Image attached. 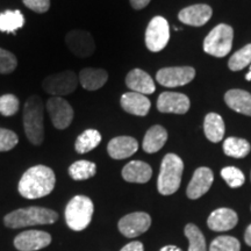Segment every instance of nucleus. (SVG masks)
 I'll use <instances>...</instances> for the list:
<instances>
[{"label":"nucleus","mask_w":251,"mask_h":251,"mask_svg":"<svg viewBox=\"0 0 251 251\" xmlns=\"http://www.w3.org/2000/svg\"><path fill=\"white\" fill-rule=\"evenodd\" d=\"M58 214L55 211L43 207H27L13 211L5 216V226L8 228H24L37 225H51L57 221Z\"/></svg>","instance_id":"2"},{"label":"nucleus","mask_w":251,"mask_h":251,"mask_svg":"<svg viewBox=\"0 0 251 251\" xmlns=\"http://www.w3.org/2000/svg\"><path fill=\"white\" fill-rule=\"evenodd\" d=\"M78 80L79 79L74 71L67 70L45 78L42 81V87L47 93L62 98L76 91Z\"/></svg>","instance_id":"7"},{"label":"nucleus","mask_w":251,"mask_h":251,"mask_svg":"<svg viewBox=\"0 0 251 251\" xmlns=\"http://www.w3.org/2000/svg\"><path fill=\"white\" fill-rule=\"evenodd\" d=\"M225 101L229 108L251 117V94L244 90H229L225 94Z\"/></svg>","instance_id":"22"},{"label":"nucleus","mask_w":251,"mask_h":251,"mask_svg":"<svg viewBox=\"0 0 251 251\" xmlns=\"http://www.w3.org/2000/svg\"><path fill=\"white\" fill-rule=\"evenodd\" d=\"M184 171V163L179 156L168 153L163 158L157 179V188L163 196H171L180 186L181 176Z\"/></svg>","instance_id":"4"},{"label":"nucleus","mask_w":251,"mask_h":251,"mask_svg":"<svg viewBox=\"0 0 251 251\" xmlns=\"http://www.w3.org/2000/svg\"><path fill=\"white\" fill-rule=\"evenodd\" d=\"M19 139L14 131L0 128V151H9L17 146Z\"/></svg>","instance_id":"36"},{"label":"nucleus","mask_w":251,"mask_h":251,"mask_svg":"<svg viewBox=\"0 0 251 251\" xmlns=\"http://www.w3.org/2000/svg\"><path fill=\"white\" fill-rule=\"evenodd\" d=\"M251 63V43L243 47L231 56L228 62V67L231 71H240L247 68Z\"/></svg>","instance_id":"31"},{"label":"nucleus","mask_w":251,"mask_h":251,"mask_svg":"<svg viewBox=\"0 0 251 251\" xmlns=\"http://www.w3.org/2000/svg\"><path fill=\"white\" fill-rule=\"evenodd\" d=\"M25 18L19 9L5 11L0 13V31L2 33H15L24 27Z\"/></svg>","instance_id":"26"},{"label":"nucleus","mask_w":251,"mask_h":251,"mask_svg":"<svg viewBox=\"0 0 251 251\" xmlns=\"http://www.w3.org/2000/svg\"><path fill=\"white\" fill-rule=\"evenodd\" d=\"M190 105V99L177 92H163L157 99V109L162 113L186 114Z\"/></svg>","instance_id":"14"},{"label":"nucleus","mask_w":251,"mask_h":251,"mask_svg":"<svg viewBox=\"0 0 251 251\" xmlns=\"http://www.w3.org/2000/svg\"><path fill=\"white\" fill-rule=\"evenodd\" d=\"M108 79V74L103 69L86 68L79 72L81 86L87 91H97L105 85Z\"/></svg>","instance_id":"23"},{"label":"nucleus","mask_w":251,"mask_h":251,"mask_svg":"<svg viewBox=\"0 0 251 251\" xmlns=\"http://www.w3.org/2000/svg\"><path fill=\"white\" fill-rule=\"evenodd\" d=\"M152 176L151 166L142 161L129 162L122 170V177L128 183H148Z\"/></svg>","instance_id":"21"},{"label":"nucleus","mask_w":251,"mask_h":251,"mask_svg":"<svg viewBox=\"0 0 251 251\" xmlns=\"http://www.w3.org/2000/svg\"><path fill=\"white\" fill-rule=\"evenodd\" d=\"M120 251H144V248L142 243L135 241V242L128 243L127 246H125Z\"/></svg>","instance_id":"38"},{"label":"nucleus","mask_w":251,"mask_h":251,"mask_svg":"<svg viewBox=\"0 0 251 251\" xmlns=\"http://www.w3.org/2000/svg\"><path fill=\"white\" fill-rule=\"evenodd\" d=\"M139 149V143L134 137L118 136L109 141L107 146L108 155L114 159H125L134 155Z\"/></svg>","instance_id":"18"},{"label":"nucleus","mask_w":251,"mask_h":251,"mask_svg":"<svg viewBox=\"0 0 251 251\" xmlns=\"http://www.w3.org/2000/svg\"><path fill=\"white\" fill-rule=\"evenodd\" d=\"M185 236L190 242L188 251H207L205 237L196 225L190 224L185 227Z\"/></svg>","instance_id":"30"},{"label":"nucleus","mask_w":251,"mask_h":251,"mask_svg":"<svg viewBox=\"0 0 251 251\" xmlns=\"http://www.w3.org/2000/svg\"><path fill=\"white\" fill-rule=\"evenodd\" d=\"M48 111L52 125L57 129H67L74 120V108L67 100L59 97H51L47 102Z\"/></svg>","instance_id":"10"},{"label":"nucleus","mask_w":251,"mask_h":251,"mask_svg":"<svg viewBox=\"0 0 251 251\" xmlns=\"http://www.w3.org/2000/svg\"><path fill=\"white\" fill-rule=\"evenodd\" d=\"M43 112L45 108L40 97H29L24 108V127L27 139L34 146H40L45 140Z\"/></svg>","instance_id":"3"},{"label":"nucleus","mask_w":251,"mask_h":251,"mask_svg":"<svg viewBox=\"0 0 251 251\" xmlns=\"http://www.w3.org/2000/svg\"><path fill=\"white\" fill-rule=\"evenodd\" d=\"M250 178H251V175H250Z\"/></svg>","instance_id":"43"},{"label":"nucleus","mask_w":251,"mask_h":251,"mask_svg":"<svg viewBox=\"0 0 251 251\" xmlns=\"http://www.w3.org/2000/svg\"><path fill=\"white\" fill-rule=\"evenodd\" d=\"M241 246L237 238L233 236H219L211 243L209 251H240Z\"/></svg>","instance_id":"32"},{"label":"nucleus","mask_w":251,"mask_h":251,"mask_svg":"<svg viewBox=\"0 0 251 251\" xmlns=\"http://www.w3.org/2000/svg\"><path fill=\"white\" fill-rule=\"evenodd\" d=\"M221 177L224 178L226 183L233 188L241 187L246 181L243 172L235 166H227L221 170Z\"/></svg>","instance_id":"33"},{"label":"nucleus","mask_w":251,"mask_h":251,"mask_svg":"<svg viewBox=\"0 0 251 251\" xmlns=\"http://www.w3.org/2000/svg\"><path fill=\"white\" fill-rule=\"evenodd\" d=\"M214 176L211 169L208 168H199L197 169L193 174L192 179L188 184L186 194L190 199H198L202 197L203 194L208 192L213 184Z\"/></svg>","instance_id":"15"},{"label":"nucleus","mask_w":251,"mask_h":251,"mask_svg":"<svg viewBox=\"0 0 251 251\" xmlns=\"http://www.w3.org/2000/svg\"><path fill=\"white\" fill-rule=\"evenodd\" d=\"M151 0H130V4L135 9H142L149 5Z\"/></svg>","instance_id":"39"},{"label":"nucleus","mask_w":251,"mask_h":251,"mask_svg":"<svg viewBox=\"0 0 251 251\" xmlns=\"http://www.w3.org/2000/svg\"><path fill=\"white\" fill-rule=\"evenodd\" d=\"M170 40V26L166 19L155 17L150 21L146 30V46L150 51L158 52L163 50Z\"/></svg>","instance_id":"8"},{"label":"nucleus","mask_w":251,"mask_h":251,"mask_svg":"<svg viewBox=\"0 0 251 251\" xmlns=\"http://www.w3.org/2000/svg\"><path fill=\"white\" fill-rule=\"evenodd\" d=\"M251 146L247 140L238 137H228L224 142V151L234 158H243L250 152Z\"/></svg>","instance_id":"28"},{"label":"nucleus","mask_w":251,"mask_h":251,"mask_svg":"<svg viewBox=\"0 0 251 251\" xmlns=\"http://www.w3.org/2000/svg\"><path fill=\"white\" fill-rule=\"evenodd\" d=\"M19 111V99L14 94H4L0 97V114L12 117Z\"/></svg>","instance_id":"34"},{"label":"nucleus","mask_w":251,"mask_h":251,"mask_svg":"<svg viewBox=\"0 0 251 251\" xmlns=\"http://www.w3.org/2000/svg\"><path fill=\"white\" fill-rule=\"evenodd\" d=\"M101 142V135L96 129H86L77 137L75 148L78 153H86L93 150Z\"/></svg>","instance_id":"27"},{"label":"nucleus","mask_w":251,"mask_h":251,"mask_svg":"<svg viewBox=\"0 0 251 251\" xmlns=\"http://www.w3.org/2000/svg\"><path fill=\"white\" fill-rule=\"evenodd\" d=\"M225 122L224 119L216 113H209L206 115L203 122V131L206 137L211 142L218 143L225 136Z\"/></svg>","instance_id":"25"},{"label":"nucleus","mask_w":251,"mask_h":251,"mask_svg":"<svg viewBox=\"0 0 251 251\" xmlns=\"http://www.w3.org/2000/svg\"><path fill=\"white\" fill-rule=\"evenodd\" d=\"M121 106L126 112L136 117H146L151 107V102L144 94L127 92L121 97Z\"/></svg>","instance_id":"17"},{"label":"nucleus","mask_w":251,"mask_h":251,"mask_svg":"<svg viewBox=\"0 0 251 251\" xmlns=\"http://www.w3.org/2000/svg\"><path fill=\"white\" fill-rule=\"evenodd\" d=\"M212 14L213 11L208 5L198 4L181 9L178 14V19L188 26L200 27L208 23L209 19L212 18Z\"/></svg>","instance_id":"16"},{"label":"nucleus","mask_w":251,"mask_h":251,"mask_svg":"<svg viewBox=\"0 0 251 251\" xmlns=\"http://www.w3.org/2000/svg\"><path fill=\"white\" fill-rule=\"evenodd\" d=\"M126 85L133 90V92L141 94H151L155 92L156 86L152 78L141 69H134L126 77Z\"/></svg>","instance_id":"20"},{"label":"nucleus","mask_w":251,"mask_h":251,"mask_svg":"<svg viewBox=\"0 0 251 251\" xmlns=\"http://www.w3.org/2000/svg\"><path fill=\"white\" fill-rule=\"evenodd\" d=\"M93 211V202L89 197L76 196L72 198L65 208V221L69 228L75 231L84 230L92 220Z\"/></svg>","instance_id":"5"},{"label":"nucleus","mask_w":251,"mask_h":251,"mask_svg":"<svg viewBox=\"0 0 251 251\" xmlns=\"http://www.w3.org/2000/svg\"><path fill=\"white\" fill-rule=\"evenodd\" d=\"M24 4L36 13H46L50 7V0H23Z\"/></svg>","instance_id":"37"},{"label":"nucleus","mask_w":251,"mask_h":251,"mask_svg":"<svg viewBox=\"0 0 251 251\" xmlns=\"http://www.w3.org/2000/svg\"><path fill=\"white\" fill-rule=\"evenodd\" d=\"M65 43L72 54L80 58L89 57L96 50L93 37L86 30H71L65 36Z\"/></svg>","instance_id":"12"},{"label":"nucleus","mask_w":251,"mask_h":251,"mask_svg":"<svg viewBox=\"0 0 251 251\" xmlns=\"http://www.w3.org/2000/svg\"><path fill=\"white\" fill-rule=\"evenodd\" d=\"M54 171L46 165L28 169L19 181V192L26 199H39L48 196L55 188Z\"/></svg>","instance_id":"1"},{"label":"nucleus","mask_w":251,"mask_h":251,"mask_svg":"<svg viewBox=\"0 0 251 251\" xmlns=\"http://www.w3.org/2000/svg\"><path fill=\"white\" fill-rule=\"evenodd\" d=\"M237 214L233 209L218 208L211 213L207 225L214 231H227L233 229L237 225Z\"/></svg>","instance_id":"19"},{"label":"nucleus","mask_w":251,"mask_h":251,"mask_svg":"<svg viewBox=\"0 0 251 251\" xmlns=\"http://www.w3.org/2000/svg\"><path fill=\"white\" fill-rule=\"evenodd\" d=\"M244 241H246V243L248 244V246L251 247V225L247 228L246 234H244Z\"/></svg>","instance_id":"40"},{"label":"nucleus","mask_w":251,"mask_h":251,"mask_svg":"<svg viewBox=\"0 0 251 251\" xmlns=\"http://www.w3.org/2000/svg\"><path fill=\"white\" fill-rule=\"evenodd\" d=\"M97 172V165L89 161H77L69 168V175L74 180L80 181L92 178Z\"/></svg>","instance_id":"29"},{"label":"nucleus","mask_w":251,"mask_h":251,"mask_svg":"<svg viewBox=\"0 0 251 251\" xmlns=\"http://www.w3.org/2000/svg\"><path fill=\"white\" fill-rule=\"evenodd\" d=\"M151 226V218L144 212H135L126 215L119 221V230L124 236L133 238L146 233Z\"/></svg>","instance_id":"11"},{"label":"nucleus","mask_w":251,"mask_h":251,"mask_svg":"<svg viewBox=\"0 0 251 251\" xmlns=\"http://www.w3.org/2000/svg\"><path fill=\"white\" fill-rule=\"evenodd\" d=\"M246 79L247 80H251V67L249 69V71H248V74L246 75Z\"/></svg>","instance_id":"42"},{"label":"nucleus","mask_w":251,"mask_h":251,"mask_svg":"<svg viewBox=\"0 0 251 251\" xmlns=\"http://www.w3.org/2000/svg\"><path fill=\"white\" fill-rule=\"evenodd\" d=\"M51 243L50 234L42 230H27L14 238V246L20 251H35L43 249Z\"/></svg>","instance_id":"13"},{"label":"nucleus","mask_w":251,"mask_h":251,"mask_svg":"<svg viewBox=\"0 0 251 251\" xmlns=\"http://www.w3.org/2000/svg\"><path fill=\"white\" fill-rule=\"evenodd\" d=\"M196 77V70L191 67L163 68L157 72L156 79L165 87L184 86Z\"/></svg>","instance_id":"9"},{"label":"nucleus","mask_w":251,"mask_h":251,"mask_svg":"<svg viewBox=\"0 0 251 251\" xmlns=\"http://www.w3.org/2000/svg\"><path fill=\"white\" fill-rule=\"evenodd\" d=\"M234 30L228 25L220 24L213 28L203 41V50L215 57H225L233 47Z\"/></svg>","instance_id":"6"},{"label":"nucleus","mask_w":251,"mask_h":251,"mask_svg":"<svg viewBox=\"0 0 251 251\" xmlns=\"http://www.w3.org/2000/svg\"><path fill=\"white\" fill-rule=\"evenodd\" d=\"M166 141H168V131L162 126H152L147 131L143 139V150L148 153H155L164 147Z\"/></svg>","instance_id":"24"},{"label":"nucleus","mask_w":251,"mask_h":251,"mask_svg":"<svg viewBox=\"0 0 251 251\" xmlns=\"http://www.w3.org/2000/svg\"><path fill=\"white\" fill-rule=\"evenodd\" d=\"M159 251H183V250H180L179 248H177L175 246H166L164 248H162Z\"/></svg>","instance_id":"41"},{"label":"nucleus","mask_w":251,"mask_h":251,"mask_svg":"<svg viewBox=\"0 0 251 251\" xmlns=\"http://www.w3.org/2000/svg\"><path fill=\"white\" fill-rule=\"evenodd\" d=\"M18 67V59L11 51L0 48V74H11Z\"/></svg>","instance_id":"35"}]
</instances>
